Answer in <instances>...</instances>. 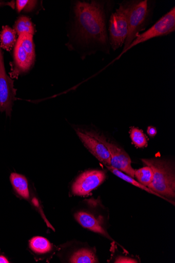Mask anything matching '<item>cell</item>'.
I'll list each match as a JSON object with an SVG mask.
<instances>
[{
    "label": "cell",
    "mask_w": 175,
    "mask_h": 263,
    "mask_svg": "<svg viewBox=\"0 0 175 263\" xmlns=\"http://www.w3.org/2000/svg\"><path fill=\"white\" fill-rule=\"evenodd\" d=\"M29 247L38 255L47 254L52 250V244L46 238L41 236L33 237L29 242Z\"/></svg>",
    "instance_id": "obj_15"
},
{
    "label": "cell",
    "mask_w": 175,
    "mask_h": 263,
    "mask_svg": "<svg viewBox=\"0 0 175 263\" xmlns=\"http://www.w3.org/2000/svg\"><path fill=\"white\" fill-rule=\"evenodd\" d=\"M14 30L18 35L23 33L34 35L35 32L33 23L26 16H21L17 19L14 26Z\"/></svg>",
    "instance_id": "obj_17"
},
{
    "label": "cell",
    "mask_w": 175,
    "mask_h": 263,
    "mask_svg": "<svg viewBox=\"0 0 175 263\" xmlns=\"http://www.w3.org/2000/svg\"><path fill=\"white\" fill-rule=\"evenodd\" d=\"M134 177L139 182L148 187L153 181L154 173L151 167L146 165L134 171Z\"/></svg>",
    "instance_id": "obj_18"
},
{
    "label": "cell",
    "mask_w": 175,
    "mask_h": 263,
    "mask_svg": "<svg viewBox=\"0 0 175 263\" xmlns=\"http://www.w3.org/2000/svg\"><path fill=\"white\" fill-rule=\"evenodd\" d=\"M114 262L116 263H137L138 261L134 258L120 256L117 257L115 260Z\"/></svg>",
    "instance_id": "obj_21"
},
{
    "label": "cell",
    "mask_w": 175,
    "mask_h": 263,
    "mask_svg": "<svg viewBox=\"0 0 175 263\" xmlns=\"http://www.w3.org/2000/svg\"><path fill=\"white\" fill-rule=\"evenodd\" d=\"M13 84L14 81L6 73L3 52L0 47V112H6L9 117L11 115L16 93Z\"/></svg>",
    "instance_id": "obj_7"
},
{
    "label": "cell",
    "mask_w": 175,
    "mask_h": 263,
    "mask_svg": "<svg viewBox=\"0 0 175 263\" xmlns=\"http://www.w3.org/2000/svg\"><path fill=\"white\" fill-rule=\"evenodd\" d=\"M126 4L129 32L124 45L122 53L128 51L133 41L152 22L156 2L151 0H127Z\"/></svg>",
    "instance_id": "obj_2"
},
{
    "label": "cell",
    "mask_w": 175,
    "mask_h": 263,
    "mask_svg": "<svg viewBox=\"0 0 175 263\" xmlns=\"http://www.w3.org/2000/svg\"><path fill=\"white\" fill-rule=\"evenodd\" d=\"M175 31V7L160 18L151 28L140 34L133 41L129 50L134 46L154 38L165 36Z\"/></svg>",
    "instance_id": "obj_6"
},
{
    "label": "cell",
    "mask_w": 175,
    "mask_h": 263,
    "mask_svg": "<svg viewBox=\"0 0 175 263\" xmlns=\"http://www.w3.org/2000/svg\"><path fill=\"white\" fill-rule=\"evenodd\" d=\"M10 262L6 257L3 255H0V263H8Z\"/></svg>",
    "instance_id": "obj_23"
},
{
    "label": "cell",
    "mask_w": 175,
    "mask_h": 263,
    "mask_svg": "<svg viewBox=\"0 0 175 263\" xmlns=\"http://www.w3.org/2000/svg\"><path fill=\"white\" fill-rule=\"evenodd\" d=\"M74 217L83 228L112 240L105 228V219L102 216L97 217L91 213L81 211L75 213Z\"/></svg>",
    "instance_id": "obj_11"
},
{
    "label": "cell",
    "mask_w": 175,
    "mask_h": 263,
    "mask_svg": "<svg viewBox=\"0 0 175 263\" xmlns=\"http://www.w3.org/2000/svg\"><path fill=\"white\" fill-rule=\"evenodd\" d=\"M16 9L18 12L22 11L30 12L33 11L37 7V1H29V0H17L16 3Z\"/></svg>",
    "instance_id": "obj_20"
},
{
    "label": "cell",
    "mask_w": 175,
    "mask_h": 263,
    "mask_svg": "<svg viewBox=\"0 0 175 263\" xmlns=\"http://www.w3.org/2000/svg\"><path fill=\"white\" fill-rule=\"evenodd\" d=\"M130 135L133 144L137 148H143L147 146V140L142 130L136 127H132Z\"/></svg>",
    "instance_id": "obj_19"
},
{
    "label": "cell",
    "mask_w": 175,
    "mask_h": 263,
    "mask_svg": "<svg viewBox=\"0 0 175 263\" xmlns=\"http://www.w3.org/2000/svg\"><path fill=\"white\" fill-rule=\"evenodd\" d=\"M114 2L107 0L72 3L68 23L66 46L84 60L102 52L110 54L109 21Z\"/></svg>",
    "instance_id": "obj_1"
},
{
    "label": "cell",
    "mask_w": 175,
    "mask_h": 263,
    "mask_svg": "<svg viewBox=\"0 0 175 263\" xmlns=\"http://www.w3.org/2000/svg\"><path fill=\"white\" fill-rule=\"evenodd\" d=\"M85 147L102 163L111 166V156L104 143L99 139L98 134L92 130L75 129Z\"/></svg>",
    "instance_id": "obj_8"
},
{
    "label": "cell",
    "mask_w": 175,
    "mask_h": 263,
    "mask_svg": "<svg viewBox=\"0 0 175 263\" xmlns=\"http://www.w3.org/2000/svg\"><path fill=\"white\" fill-rule=\"evenodd\" d=\"M142 162L151 167L154 177L148 187L166 198L175 197V175L172 162L158 158L142 159Z\"/></svg>",
    "instance_id": "obj_3"
},
{
    "label": "cell",
    "mask_w": 175,
    "mask_h": 263,
    "mask_svg": "<svg viewBox=\"0 0 175 263\" xmlns=\"http://www.w3.org/2000/svg\"><path fill=\"white\" fill-rule=\"evenodd\" d=\"M69 262L72 263L98 262L95 253L88 249H82L74 252L70 257Z\"/></svg>",
    "instance_id": "obj_16"
},
{
    "label": "cell",
    "mask_w": 175,
    "mask_h": 263,
    "mask_svg": "<svg viewBox=\"0 0 175 263\" xmlns=\"http://www.w3.org/2000/svg\"><path fill=\"white\" fill-rule=\"evenodd\" d=\"M98 137L110 154L111 166L134 178L135 170L132 168L131 159L129 155L114 143L108 141L103 136L98 134Z\"/></svg>",
    "instance_id": "obj_10"
},
{
    "label": "cell",
    "mask_w": 175,
    "mask_h": 263,
    "mask_svg": "<svg viewBox=\"0 0 175 263\" xmlns=\"http://www.w3.org/2000/svg\"><path fill=\"white\" fill-rule=\"evenodd\" d=\"M148 135L151 137H155L157 134V128L153 126H149L147 130Z\"/></svg>",
    "instance_id": "obj_22"
},
{
    "label": "cell",
    "mask_w": 175,
    "mask_h": 263,
    "mask_svg": "<svg viewBox=\"0 0 175 263\" xmlns=\"http://www.w3.org/2000/svg\"><path fill=\"white\" fill-rule=\"evenodd\" d=\"M106 178L105 171H88L81 174L73 183L72 193L74 196H86L103 183Z\"/></svg>",
    "instance_id": "obj_9"
},
{
    "label": "cell",
    "mask_w": 175,
    "mask_h": 263,
    "mask_svg": "<svg viewBox=\"0 0 175 263\" xmlns=\"http://www.w3.org/2000/svg\"><path fill=\"white\" fill-rule=\"evenodd\" d=\"M109 21V36L111 49L113 51L124 46L129 32L128 14L126 1L119 4Z\"/></svg>",
    "instance_id": "obj_5"
},
{
    "label": "cell",
    "mask_w": 175,
    "mask_h": 263,
    "mask_svg": "<svg viewBox=\"0 0 175 263\" xmlns=\"http://www.w3.org/2000/svg\"><path fill=\"white\" fill-rule=\"evenodd\" d=\"M106 166V168L110 171L113 174H114L115 176H117L119 178L124 180L125 181H126L141 189H142L145 191H146L147 193L151 194L152 195H154L155 196H157L158 197H159L161 198H162L164 200H166L167 201H168L170 203L172 204L173 205H174V202H173L172 200H170L169 199H167V198L161 196L157 193H154V191H152L151 189H149L148 187L143 185V184H141L140 182H139L138 181L135 180L133 178H132L131 177L127 175L126 174H124L118 170H116L114 168H113L111 166Z\"/></svg>",
    "instance_id": "obj_13"
},
{
    "label": "cell",
    "mask_w": 175,
    "mask_h": 263,
    "mask_svg": "<svg viewBox=\"0 0 175 263\" xmlns=\"http://www.w3.org/2000/svg\"><path fill=\"white\" fill-rule=\"evenodd\" d=\"M35 61V45L33 35L23 33L18 35L14 46L13 61L11 63V78L28 73Z\"/></svg>",
    "instance_id": "obj_4"
},
{
    "label": "cell",
    "mask_w": 175,
    "mask_h": 263,
    "mask_svg": "<svg viewBox=\"0 0 175 263\" xmlns=\"http://www.w3.org/2000/svg\"><path fill=\"white\" fill-rule=\"evenodd\" d=\"M16 32L9 26L3 27L0 33V47L7 51H11L16 43Z\"/></svg>",
    "instance_id": "obj_14"
},
{
    "label": "cell",
    "mask_w": 175,
    "mask_h": 263,
    "mask_svg": "<svg viewBox=\"0 0 175 263\" xmlns=\"http://www.w3.org/2000/svg\"><path fill=\"white\" fill-rule=\"evenodd\" d=\"M10 181L16 193L23 199L29 200L30 193L26 178L16 173H12Z\"/></svg>",
    "instance_id": "obj_12"
}]
</instances>
